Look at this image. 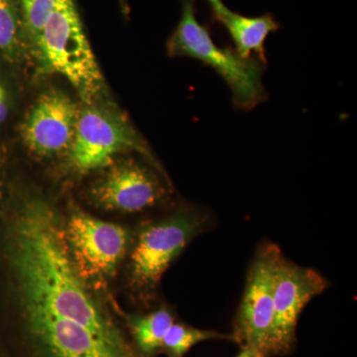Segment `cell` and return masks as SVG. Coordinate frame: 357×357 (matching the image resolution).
<instances>
[{"mask_svg":"<svg viewBox=\"0 0 357 357\" xmlns=\"http://www.w3.org/2000/svg\"><path fill=\"white\" fill-rule=\"evenodd\" d=\"M9 238L21 303L100 332L124 331L86 290L70 258L64 229L48 202L37 197L26 199Z\"/></svg>","mask_w":357,"mask_h":357,"instance_id":"obj_1","label":"cell"},{"mask_svg":"<svg viewBox=\"0 0 357 357\" xmlns=\"http://www.w3.org/2000/svg\"><path fill=\"white\" fill-rule=\"evenodd\" d=\"M167 48L170 56L196 59L215 70L229 86L238 109H255L266 98L262 84L265 63L243 58L234 49L218 46L208 28L197 20L195 0L183 1L180 22Z\"/></svg>","mask_w":357,"mask_h":357,"instance_id":"obj_2","label":"cell"},{"mask_svg":"<svg viewBox=\"0 0 357 357\" xmlns=\"http://www.w3.org/2000/svg\"><path fill=\"white\" fill-rule=\"evenodd\" d=\"M35 55L45 70L66 77L84 102L91 103L105 88L74 0H54Z\"/></svg>","mask_w":357,"mask_h":357,"instance_id":"obj_3","label":"cell"},{"mask_svg":"<svg viewBox=\"0 0 357 357\" xmlns=\"http://www.w3.org/2000/svg\"><path fill=\"white\" fill-rule=\"evenodd\" d=\"M210 225V215L201 208L181 211L143 227L130 257L134 287L156 288L174 260Z\"/></svg>","mask_w":357,"mask_h":357,"instance_id":"obj_4","label":"cell"},{"mask_svg":"<svg viewBox=\"0 0 357 357\" xmlns=\"http://www.w3.org/2000/svg\"><path fill=\"white\" fill-rule=\"evenodd\" d=\"M284 255L276 244L259 246L251 262L245 289L234 321L231 335L241 347L272 356L274 288L277 268Z\"/></svg>","mask_w":357,"mask_h":357,"instance_id":"obj_5","label":"cell"},{"mask_svg":"<svg viewBox=\"0 0 357 357\" xmlns=\"http://www.w3.org/2000/svg\"><path fill=\"white\" fill-rule=\"evenodd\" d=\"M128 151L149 156L146 145L121 112L91 103L79 110L69 150L75 170L88 173L112 165L115 156Z\"/></svg>","mask_w":357,"mask_h":357,"instance_id":"obj_6","label":"cell"},{"mask_svg":"<svg viewBox=\"0 0 357 357\" xmlns=\"http://www.w3.org/2000/svg\"><path fill=\"white\" fill-rule=\"evenodd\" d=\"M70 258L81 278L112 276L126 252L128 229L84 211L70 215L64 229Z\"/></svg>","mask_w":357,"mask_h":357,"instance_id":"obj_7","label":"cell"},{"mask_svg":"<svg viewBox=\"0 0 357 357\" xmlns=\"http://www.w3.org/2000/svg\"><path fill=\"white\" fill-rule=\"evenodd\" d=\"M328 285L317 270L300 266L285 256L281 258L275 279L273 357L292 354L297 344V326L303 310L325 292Z\"/></svg>","mask_w":357,"mask_h":357,"instance_id":"obj_8","label":"cell"},{"mask_svg":"<svg viewBox=\"0 0 357 357\" xmlns=\"http://www.w3.org/2000/svg\"><path fill=\"white\" fill-rule=\"evenodd\" d=\"M79 114V107L69 96L59 89L45 91L21 124L23 142L39 157L69 151Z\"/></svg>","mask_w":357,"mask_h":357,"instance_id":"obj_9","label":"cell"},{"mask_svg":"<svg viewBox=\"0 0 357 357\" xmlns=\"http://www.w3.org/2000/svg\"><path fill=\"white\" fill-rule=\"evenodd\" d=\"M163 195V187L156 176L134 160L112 164L91 190V199L98 206L122 213H137L151 208Z\"/></svg>","mask_w":357,"mask_h":357,"instance_id":"obj_10","label":"cell"},{"mask_svg":"<svg viewBox=\"0 0 357 357\" xmlns=\"http://www.w3.org/2000/svg\"><path fill=\"white\" fill-rule=\"evenodd\" d=\"M211 17L229 32L234 50L243 58H256L266 64L265 41L271 33L280 28L271 14L248 17L230 10L222 0H206Z\"/></svg>","mask_w":357,"mask_h":357,"instance_id":"obj_11","label":"cell"},{"mask_svg":"<svg viewBox=\"0 0 357 357\" xmlns=\"http://www.w3.org/2000/svg\"><path fill=\"white\" fill-rule=\"evenodd\" d=\"M126 326L134 347L143 357H156L161 354L162 342L175 316L169 307H162L146 314L126 316Z\"/></svg>","mask_w":357,"mask_h":357,"instance_id":"obj_12","label":"cell"},{"mask_svg":"<svg viewBox=\"0 0 357 357\" xmlns=\"http://www.w3.org/2000/svg\"><path fill=\"white\" fill-rule=\"evenodd\" d=\"M213 340H230L234 342L231 333L201 330L183 323H174L163 338L161 354L167 357H184L195 345Z\"/></svg>","mask_w":357,"mask_h":357,"instance_id":"obj_13","label":"cell"},{"mask_svg":"<svg viewBox=\"0 0 357 357\" xmlns=\"http://www.w3.org/2000/svg\"><path fill=\"white\" fill-rule=\"evenodd\" d=\"M21 43L20 20L14 0H0V51L8 60L20 58Z\"/></svg>","mask_w":357,"mask_h":357,"instance_id":"obj_14","label":"cell"},{"mask_svg":"<svg viewBox=\"0 0 357 357\" xmlns=\"http://www.w3.org/2000/svg\"><path fill=\"white\" fill-rule=\"evenodd\" d=\"M53 1L54 0H20L23 23L34 48V53L37 50L45 22L53 7Z\"/></svg>","mask_w":357,"mask_h":357,"instance_id":"obj_15","label":"cell"},{"mask_svg":"<svg viewBox=\"0 0 357 357\" xmlns=\"http://www.w3.org/2000/svg\"><path fill=\"white\" fill-rule=\"evenodd\" d=\"M9 93L6 84L0 77V124L6 121L9 114Z\"/></svg>","mask_w":357,"mask_h":357,"instance_id":"obj_16","label":"cell"},{"mask_svg":"<svg viewBox=\"0 0 357 357\" xmlns=\"http://www.w3.org/2000/svg\"><path fill=\"white\" fill-rule=\"evenodd\" d=\"M236 357H265L261 352L249 347H241V351Z\"/></svg>","mask_w":357,"mask_h":357,"instance_id":"obj_17","label":"cell"}]
</instances>
